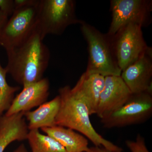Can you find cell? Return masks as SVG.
Wrapping results in <instances>:
<instances>
[{
  "label": "cell",
  "mask_w": 152,
  "mask_h": 152,
  "mask_svg": "<svg viewBox=\"0 0 152 152\" xmlns=\"http://www.w3.org/2000/svg\"><path fill=\"white\" fill-rule=\"evenodd\" d=\"M37 29L23 43L7 50V74L23 87L40 80L48 66L50 52Z\"/></svg>",
  "instance_id": "obj_1"
},
{
  "label": "cell",
  "mask_w": 152,
  "mask_h": 152,
  "mask_svg": "<svg viewBox=\"0 0 152 152\" xmlns=\"http://www.w3.org/2000/svg\"><path fill=\"white\" fill-rule=\"evenodd\" d=\"M58 92L61 104L56 119V126L77 131L90 140L95 146L103 147L113 152H123L121 147L97 132L91 123L86 102L73 88L65 86L60 88Z\"/></svg>",
  "instance_id": "obj_2"
},
{
  "label": "cell",
  "mask_w": 152,
  "mask_h": 152,
  "mask_svg": "<svg viewBox=\"0 0 152 152\" xmlns=\"http://www.w3.org/2000/svg\"><path fill=\"white\" fill-rule=\"evenodd\" d=\"M80 24L88 44V62L86 72L104 77L121 76L122 71L117 64L110 37L84 21Z\"/></svg>",
  "instance_id": "obj_3"
},
{
  "label": "cell",
  "mask_w": 152,
  "mask_h": 152,
  "mask_svg": "<svg viewBox=\"0 0 152 152\" xmlns=\"http://www.w3.org/2000/svg\"><path fill=\"white\" fill-rule=\"evenodd\" d=\"M73 0H39L37 29L44 39L48 34L61 35L71 25L80 24Z\"/></svg>",
  "instance_id": "obj_4"
},
{
  "label": "cell",
  "mask_w": 152,
  "mask_h": 152,
  "mask_svg": "<svg viewBox=\"0 0 152 152\" xmlns=\"http://www.w3.org/2000/svg\"><path fill=\"white\" fill-rule=\"evenodd\" d=\"M142 28L129 24L110 37L117 64L122 72L152 49L144 39Z\"/></svg>",
  "instance_id": "obj_5"
},
{
  "label": "cell",
  "mask_w": 152,
  "mask_h": 152,
  "mask_svg": "<svg viewBox=\"0 0 152 152\" xmlns=\"http://www.w3.org/2000/svg\"><path fill=\"white\" fill-rule=\"evenodd\" d=\"M39 0L15 10L0 34V46L6 50L18 46L36 30Z\"/></svg>",
  "instance_id": "obj_6"
},
{
  "label": "cell",
  "mask_w": 152,
  "mask_h": 152,
  "mask_svg": "<svg viewBox=\"0 0 152 152\" xmlns=\"http://www.w3.org/2000/svg\"><path fill=\"white\" fill-rule=\"evenodd\" d=\"M112 21L107 35L112 37L129 24L147 27L152 22L151 0H111Z\"/></svg>",
  "instance_id": "obj_7"
},
{
  "label": "cell",
  "mask_w": 152,
  "mask_h": 152,
  "mask_svg": "<svg viewBox=\"0 0 152 152\" xmlns=\"http://www.w3.org/2000/svg\"><path fill=\"white\" fill-rule=\"evenodd\" d=\"M152 114V95L147 92L132 94L121 108L101 122L107 129L123 127L145 122Z\"/></svg>",
  "instance_id": "obj_8"
},
{
  "label": "cell",
  "mask_w": 152,
  "mask_h": 152,
  "mask_svg": "<svg viewBox=\"0 0 152 152\" xmlns=\"http://www.w3.org/2000/svg\"><path fill=\"white\" fill-rule=\"evenodd\" d=\"M132 94L121 76H106L96 115L104 118L121 108Z\"/></svg>",
  "instance_id": "obj_9"
},
{
  "label": "cell",
  "mask_w": 152,
  "mask_h": 152,
  "mask_svg": "<svg viewBox=\"0 0 152 152\" xmlns=\"http://www.w3.org/2000/svg\"><path fill=\"white\" fill-rule=\"evenodd\" d=\"M121 77L132 94L152 95V50L122 72Z\"/></svg>",
  "instance_id": "obj_10"
},
{
  "label": "cell",
  "mask_w": 152,
  "mask_h": 152,
  "mask_svg": "<svg viewBox=\"0 0 152 152\" xmlns=\"http://www.w3.org/2000/svg\"><path fill=\"white\" fill-rule=\"evenodd\" d=\"M50 82L47 78L23 87L21 91L14 98L5 115L10 116L29 111L46 102L50 95Z\"/></svg>",
  "instance_id": "obj_11"
},
{
  "label": "cell",
  "mask_w": 152,
  "mask_h": 152,
  "mask_svg": "<svg viewBox=\"0 0 152 152\" xmlns=\"http://www.w3.org/2000/svg\"><path fill=\"white\" fill-rule=\"evenodd\" d=\"M23 112L0 117V152L12 142L27 140L29 130Z\"/></svg>",
  "instance_id": "obj_12"
},
{
  "label": "cell",
  "mask_w": 152,
  "mask_h": 152,
  "mask_svg": "<svg viewBox=\"0 0 152 152\" xmlns=\"http://www.w3.org/2000/svg\"><path fill=\"white\" fill-rule=\"evenodd\" d=\"M105 77L100 74L85 72L73 87L84 100L90 115L96 113L101 94L104 88Z\"/></svg>",
  "instance_id": "obj_13"
},
{
  "label": "cell",
  "mask_w": 152,
  "mask_h": 152,
  "mask_svg": "<svg viewBox=\"0 0 152 152\" xmlns=\"http://www.w3.org/2000/svg\"><path fill=\"white\" fill-rule=\"evenodd\" d=\"M60 104L61 99L58 95L51 100L39 106L35 110L25 112V118L28 121L29 130L56 126V119L59 110Z\"/></svg>",
  "instance_id": "obj_14"
},
{
  "label": "cell",
  "mask_w": 152,
  "mask_h": 152,
  "mask_svg": "<svg viewBox=\"0 0 152 152\" xmlns=\"http://www.w3.org/2000/svg\"><path fill=\"white\" fill-rule=\"evenodd\" d=\"M41 130L62 145L68 152H88V140L75 131L61 126L43 128Z\"/></svg>",
  "instance_id": "obj_15"
},
{
  "label": "cell",
  "mask_w": 152,
  "mask_h": 152,
  "mask_svg": "<svg viewBox=\"0 0 152 152\" xmlns=\"http://www.w3.org/2000/svg\"><path fill=\"white\" fill-rule=\"evenodd\" d=\"M27 140L31 152H68L56 140L41 134L39 130H29Z\"/></svg>",
  "instance_id": "obj_16"
},
{
  "label": "cell",
  "mask_w": 152,
  "mask_h": 152,
  "mask_svg": "<svg viewBox=\"0 0 152 152\" xmlns=\"http://www.w3.org/2000/svg\"><path fill=\"white\" fill-rule=\"evenodd\" d=\"M7 74L5 68H3L0 62V117L10 108L15 93L20 89L18 86H12L8 84L6 80Z\"/></svg>",
  "instance_id": "obj_17"
},
{
  "label": "cell",
  "mask_w": 152,
  "mask_h": 152,
  "mask_svg": "<svg viewBox=\"0 0 152 152\" xmlns=\"http://www.w3.org/2000/svg\"><path fill=\"white\" fill-rule=\"evenodd\" d=\"M126 144L131 152H150L146 146L145 139L140 134L135 141L126 140Z\"/></svg>",
  "instance_id": "obj_18"
},
{
  "label": "cell",
  "mask_w": 152,
  "mask_h": 152,
  "mask_svg": "<svg viewBox=\"0 0 152 152\" xmlns=\"http://www.w3.org/2000/svg\"><path fill=\"white\" fill-rule=\"evenodd\" d=\"M0 10L11 16L15 10L14 0H0Z\"/></svg>",
  "instance_id": "obj_19"
},
{
  "label": "cell",
  "mask_w": 152,
  "mask_h": 152,
  "mask_svg": "<svg viewBox=\"0 0 152 152\" xmlns=\"http://www.w3.org/2000/svg\"><path fill=\"white\" fill-rule=\"evenodd\" d=\"M35 0H14L15 10L33 4Z\"/></svg>",
  "instance_id": "obj_20"
},
{
  "label": "cell",
  "mask_w": 152,
  "mask_h": 152,
  "mask_svg": "<svg viewBox=\"0 0 152 152\" xmlns=\"http://www.w3.org/2000/svg\"><path fill=\"white\" fill-rule=\"evenodd\" d=\"M9 19V17L5 14L0 10V34L2 31L3 28L6 25Z\"/></svg>",
  "instance_id": "obj_21"
},
{
  "label": "cell",
  "mask_w": 152,
  "mask_h": 152,
  "mask_svg": "<svg viewBox=\"0 0 152 152\" xmlns=\"http://www.w3.org/2000/svg\"><path fill=\"white\" fill-rule=\"evenodd\" d=\"M88 152H113L103 147L94 146L89 148Z\"/></svg>",
  "instance_id": "obj_22"
},
{
  "label": "cell",
  "mask_w": 152,
  "mask_h": 152,
  "mask_svg": "<svg viewBox=\"0 0 152 152\" xmlns=\"http://www.w3.org/2000/svg\"><path fill=\"white\" fill-rule=\"evenodd\" d=\"M13 152H29L23 144H22Z\"/></svg>",
  "instance_id": "obj_23"
}]
</instances>
